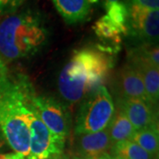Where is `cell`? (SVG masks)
Masks as SVG:
<instances>
[{"mask_svg":"<svg viewBox=\"0 0 159 159\" xmlns=\"http://www.w3.org/2000/svg\"><path fill=\"white\" fill-rule=\"evenodd\" d=\"M114 112L111 96L107 89L102 86L89 94L82 102L76 119V135L93 134L107 128Z\"/></svg>","mask_w":159,"mask_h":159,"instance_id":"obj_4","label":"cell"},{"mask_svg":"<svg viewBox=\"0 0 159 159\" xmlns=\"http://www.w3.org/2000/svg\"><path fill=\"white\" fill-rule=\"evenodd\" d=\"M99 159H120L119 157H114L112 155H109V156H105V157H102L101 158Z\"/></svg>","mask_w":159,"mask_h":159,"instance_id":"obj_23","label":"cell"},{"mask_svg":"<svg viewBox=\"0 0 159 159\" xmlns=\"http://www.w3.org/2000/svg\"><path fill=\"white\" fill-rule=\"evenodd\" d=\"M99 1L102 2L104 7H106L110 4H112V3H115V2H119V0H90V3H97Z\"/></svg>","mask_w":159,"mask_h":159,"instance_id":"obj_21","label":"cell"},{"mask_svg":"<svg viewBox=\"0 0 159 159\" xmlns=\"http://www.w3.org/2000/svg\"><path fill=\"white\" fill-rule=\"evenodd\" d=\"M113 146L107 128L93 134H78L74 143L75 158L99 159L111 155Z\"/></svg>","mask_w":159,"mask_h":159,"instance_id":"obj_8","label":"cell"},{"mask_svg":"<svg viewBox=\"0 0 159 159\" xmlns=\"http://www.w3.org/2000/svg\"><path fill=\"white\" fill-rule=\"evenodd\" d=\"M132 141L137 143L148 153L157 157L159 147L158 126L153 125L134 132Z\"/></svg>","mask_w":159,"mask_h":159,"instance_id":"obj_15","label":"cell"},{"mask_svg":"<svg viewBox=\"0 0 159 159\" xmlns=\"http://www.w3.org/2000/svg\"><path fill=\"white\" fill-rule=\"evenodd\" d=\"M112 156L120 159H157L132 140L114 144Z\"/></svg>","mask_w":159,"mask_h":159,"instance_id":"obj_16","label":"cell"},{"mask_svg":"<svg viewBox=\"0 0 159 159\" xmlns=\"http://www.w3.org/2000/svg\"><path fill=\"white\" fill-rule=\"evenodd\" d=\"M126 6L128 8L127 35L139 40L143 44L157 45L159 34L158 10H149L128 4Z\"/></svg>","mask_w":159,"mask_h":159,"instance_id":"obj_6","label":"cell"},{"mask_svg":"<svg viewBox=\"0 0 159 159\" xmlns=\"http://www.w3.org/2000/svg\"><path fill=\"white\" fill-rule=\"evenodd\" d=\"M32 104L47 128L55 136L66 140L70 131V114L62 103L51 97L34 96Z\"/></svg>","mask_w":159,"mask_h":159,"instance_id":"obj_7","label":"cell"},{"mask_svg":"<svg viewBox=\"0 0 159 159\" xmlns=\"http://www.w3.org/2000/svg\"><path fill=\"white\" fill-rule=\"evenodd\" d=\"M107 129L113 144L125 141H131L135 132L129 119L119 108L114 112L112 119L107 126Z\"/></svg>","mask_w":159,"mask_h":159,"instance_id":"obj_14","label":"cell"},{"mask_svg":"<svg viewBox=\"0 0 159 159\" xmlns=\"http://www.w3.org/2000/svg\"><path fill=\"white\" fill-rule=\"evenodd\" d=\"M93 29L97 37L106 45L102 49V51L114 52L119 51L124 34L121 29L112 22L107 14L100 18L95 23Z\"/></svg>","mask_w":159,"mask_h":159,"instance_id":"obj_11","label":"cell"},{"mask_svg":"<svg viewBox=\"0 0 159 159\" xmlns=\"http://www.w3.org/2000/svg\"><path fill=\"white\" fill-rule=\"evenodd\" d=\"M0 159H14L12 157L11 154H8V155H0Z\"/></svg>","mask_w":159,"mask_h":159,"instance_id":"obj_22","label":"cell"},{"mask_svg":"<svg viewBox=\"0 0 159 159\" xmlns=\"http://www.w3.org/2000/svg\"><path fill=\"white\" fill-rule=\"evenodd\" d=\"M25 0H0V11L12 13L22 5Z\"/></svg>","mask_w":159,"mask_h":159,"instance_id":"obj_18","label":"cell"},{"mask_svg":"<svg viewBox=\"0 0 159 159\" xmlns=\"http://www.w3.org/2000/svg\"><path fill=\"white\" fill-rule=\"evenodd\" d=\"M8 76V70L6 67V64L3 61L2 58H0V80L4 79Z\"/></svg>","mask_w":159,"mask_h":159,"instance_id":"obj_20","label":"cell"},{"mask_svg":"<svg viewBox=\"0 0 159 159\" xmlns=\"http://www.w3.org/2000/svg\"><path fill=\"white\" fill-rule=\"evenodd\" d=\"M129 64L140 73L148 102L156 107L158 102L159 97V68L148 63L140 61H130Z\"/></svg>","mask_w":159,"mask_h":159,"instance_id":"obj_13","label":"cell"},{"mask_svg":"<svg viewBox=\"0 0 159 159\" xmlns=\"http://www.w3.org/2000/svg\"><path fill=\"white\" fill-rule=\"evenodd\" d=\"M58 13L69 24L82 22L90 12V0H52Z\"/></svg>","mask_w":159,"mask_h":159,"instance_id":"obj_12","label":"cell"},{"mask_svg":"<svg viewBox=\"0 0 159 159\" xmlns=\"http://www.w3.org/2000/svg\"><path fill=\"white\" fill-rule=\"evenodd\" d=\"M51 159H68L66 157H65V156H63L62 154H60V155H57V156H55L54 157H52Z\"/></svg>","mask_w":159,"mask_h":159,"instance_id":"obj_24","label":"cell"},{"mask_svg":"<svg viewBox=\"0 0 159 159\" xmlns=\"http://www.w3.org/2000/svg\"><path fill=\"white\" fill-rule=\"evenodd\" d=\"M126 4L149 10H158L159 8V0H128Z\"/></svg>","mask_w":159,"mask_h":159,"instance_id":"obj_19","label":"cell"},{"mask_svg":"<svg viewBox=\"0 0 159 159\" xmlns=\"http://www.w3.org/2000/svg\"><path fill=\"white\" fill-rule=\"evenodd\" d=\"M111 64V58L100 50L76 51L59 74L60 95L70 102L80 101L102 87Z\"/></svg>","mask_w":159,"mask_h":159,"instance_id":"obj_2","label":"cell"},{"mask_svg":"<svg viewBox=\"0 0 159 159\" xmlns=\"http://www.w3.org/2000/svg\"><path fill=\"white\" fill-rule=\"evenodd\" d=\"M118 108L125 113L135 131L157 125L156 107L147 101L120 97L118 100Z\"/></svg>","mask_w":159,"mask_h":159,"instance_id":"obj_9","label":"cell"},{"mask_svg":"<svg viewBox=\"0 0 159 159\" xmlns=\"http://www.w3.org/2000/svg\"><path fill=\"white\" fill-rule=\"evenodd\" d=\"M48 34L38 13L29 10L11 14L0 22V55L9 61L30 57L45 44Z\"/></svg>","mask_w":159,"mask_h":159,"instance_id":"obj_3","label":"cell"},{"mask_svg":"<svg viewBox=\"0 0 159 159\" xmlns=\"http://www.w3.org/2000/svg\"><path fill=\"white\" fill-rule=\"evenodd\" d=\"M108 17L112 22L119 27L123 32L124 36L127 35V23H128V8L125 3L115 2L105 7Z\"/></svg>","mask_w":159,"mask_h":159,"instance_id":"obj_17","label":"cell"},{"mask_svg":"<svg viewBox=\"0 0 159 159\" xmlns=\"http://www.w3.org/2000/svg\"><path fill=\"white\" fill-rule=\"evenodd\" d=\"M34 97L27 78L0 80V128L15 153L25 158L30 149L29 117Z\"/></svg>","mask_w":159,"mask_h":159,"instance_id":"obj_1","label":"cell"},{"mask_svg":"<svg viewBox=\"0 0 159 159\" xmlns=\"http://www.w3.org/2000/svg\"><path fill=\"white\" fill-rule=\"evenodd\" d=\"M4 143H5V142H4V141H2V140L0 139V148H2V147L4 146Z\"/></svg>","mask_w":159,"mask_h":159,"instance_id":"obj_25","label":"cell"},{"mask_svg":"<svg viewBox=\"0 0 159 159\" xmlns=\"http://www.w3.org/2000/svg\"><path fill=\"white\" fill-rule=\"evenodd\" d=\"M74 159H78V158H74Z\"/></svg>","mask_w":159,"mask_h":159,"instance_id":"obj_26","label":"cell"},{"mask_svg":"<svg viewBox=\"0 0 159 159\" xmlns=\"http://www.w3.org/2000/svg\"><path fill=\"white\" fill-rule=\"evenodd\" d=\"M30 149L26 159H51L63 152L65 140L55 136L33 111L29 117Z\"/></svg>","mask_w":159,"mask_h":159,"instance_id":"obj_5","label":"cell"},{"mask_svg":"<svg viewBox=\"0 0 159 159\" xmlns=\"http://www.w3.org/2000/svg\"><path fill=\"white\" fill-rule=\"evenodd\" d=\"M119 80L121 98L141 99L148 102L142 76L131 64L125 65L121 69Z\"/></svg>","mask_w":159,"mask_h":159,"instance_id":"obj_10","label":"cell"}]
</instances>
